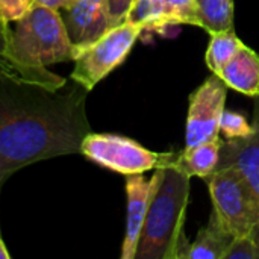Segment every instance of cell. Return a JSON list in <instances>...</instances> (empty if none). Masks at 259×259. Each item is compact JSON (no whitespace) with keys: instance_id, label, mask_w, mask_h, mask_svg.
<instances>
[{"instance_id":"1","label":"cell","mask_w":259,"mask_h":259,"mask_svg":"<svg viewBox=\"0 0 259 259\" xmlns=\"http://www.w3.org/2000/svg\"><path fill=\"white\" fill-rule=\"evenodd\" d=\"M65 87L52 91L0 77L2 185L27 165L80 152L91 132L85 112L88 91L77 83Z\"/></svg>"},{"instance_id":"2","label":"cell","mask_w":259,"mask_h":259,"mask_svg":"<svg viewBox=\"0 0 259 259\" xmlns=\"http://www.w3.org/2000/svg\"><path fill=\"white\" fill-rule=\"evenodd\" d=\"M158 170L135 259H187L190 243L184 234L191 178L171 162Z\"/></svg>"},{"instance_id":"3","label":"cell","mask_w":259,"mask_h":259,"mask_svg":"<svg viewBox=\"0 0 259 259\" xmlns=\"http://www.w3.org/2000/svg\"><path fill=\"white\" fill-rule=\"evenodd\" d=\"M12 30L20 56L30 65L49 68L74 59L76 46L58 9L32 5L26 15L15 21Z\"/></svg>"},{"instance_id":"4","label":"cell","mask_w":259,"mask_h":259,"mask_svg":"<svg viewBox=\"0 0 259 259\" xmlns=\"http://www.w3.org/2000/svg\"><path fill=\"white\" fill-rule=\"evenodd\" d=\"M141 33L143 29L140 26L124 20L94 42L77 47L70 73L71 82L90 93L126 61Z\"/></svg>"},{"instance_id":"5","label":"cell","mask_w":259,"mask_h":259,"mask_svg":"<svg viewBox=\"0 0 259 259\" xmlns=\"http://www.w3.org/2000/svg\"><path fill=\"white\" fill-rule=\"evenodd\" d=\"M80 155L94 164L123 176L141 175L168 165L176 152H153L138 141L118 134L90 132L82 144Z\"/></svg>"},{"instance_id":"6","label":"cell","mask_w":259,"mask_h":259,"mask_svg":"<svg viewBox=\"0 0 259 259\" xmlns=\"http://www.w3.org/2000/svg\"><path fill=\"white\" fill-rule=\"evenodd\" d=\"M212 215L235 238L259 231V211L243 178L234 170H215L206 178Z\"/></svg>"},{"instance_id":"7","label":"cell","mask_w":259,"mask_h":259,"mask_svg":"<svg viewBox=\"0 0 259 259\" xmlns=\"http://www.w3.org/2000/svg\"><path fill=\"white\" fill-rule=\"evenodd\" d=\"M229 87L214 73L190 94L185 126V146H194L220 138V117L223 114Z\"/></svg>"},{"instance_id":"8","label":"cell","mask_w":259,"mask_h":259,"mask_svg":"<svg viewBox=\"0 0 259 259\" xmlns=\"http://www.w3.org/2000/svg\"><path fill=\"white\" fill-rule=\"evenodd\" d=\"M252 126L253 131L247 137L222 140L220 159L215 170L228 168L238 173L250 190L259 211V96L255 103Z\"/></svg>"},{"instance_id":"9","label":"cell","mask_w":259,"mask_h":259,"mask_svg":"<svg viewBox=\"0 0 259 259\" xmlns=\"http://www.w3.org/2000/svg\"><path fill=\"white\" fill-rule=\"evenodd\" d=\"M0 77L14 80L18 83L38 85L52 91L61 90L67 85V79L61 74L52 71L50 68L35 67L26 62L17 47L14 39V30L9 23L0 17Z\"/></svg>"},{"instance_id":"10","label":"cell","mask_w":259,"mask_h":259,"mask_svg":"<svg viewBox=\"0 0 259 259\" xmlns=\"http://www.w3.org/2000/svg\"><path fill=\"white\" fill-rule=\"evenodd\" d=\"M61 14L76 49L94 42L109 29L120 24L111 14L108 0H76Z\"/></svg>"},{"instance_id":"11","label":"cell","mask_w":259,"mask_h":259,"mask_svg":"<svg viewBox=\"0 0 259 259\" xmlns=\"http://www.w3.org/2000/svg\"><path fill=\"white\" fill-rule=\"evenodd\" d=\"M158 170L150 179H146L141 175L126 176V202H127V214H126V229L124 238L121 244V259H135L137 246L140 241V235L143 231V225L146 220V214L149 209L150 199L158 184Z\"/></svg>"},{"instance_id":"12","label":"cell","mask_w":259,"mask_h":259,"mask_svg":"<svg viewBox=\"0 0 259 259\" xmlns=\"http://www.w3.org/2000/svg\"><path fill=\"white\" fill-rule=\"evenodd\" d=\"M223 82L246 96H259V55L244 46L217 74Z\"/></svg>"},{"instance_id":"13","label":"cell","mask_w":259,"mask_h":259,"mask_svg":"<svg viewBox=\"0 0 259 259\" xmlns=\"http://www.w3.org/2000/svg\"><path fill=\"white\" fill-rule=\"evenodd\" d=\"M222 138L199 143L194 146H185L182 152H176L171 164L187 173L190 178H203L206 179L217 168L220 159Z\"/></svg>"},{"instance_id":"14","label":"cell","mask_w":259,"mask_h":259,"mask_svg":"<svg viewBox=\"0 0 259 259\" xmlns=\"http://www.w3.org/2000/svg\"><path fill=\"white\" fill-rule=\"evenodd\" d=\"M234 235H231L211 214L209 222L203 226L194 240L190 244L187 258L188 259H223L226 250L234 241Z\"/></svg>"},{"instance_id":"15","label":"cell","mask_w":259,"mask_h":259,"mask_svg":"<svg viewBox=\"0 0 259 259\" xmlns=\"http://www.w3.org/2000/svg\"><path fill=\"white\" fill-rule=\"evenodd\" d=\"M124 20L140 26L143 32L162 33L165 29L173 27L167 0H134Z\"/></svg>"},{"instance_id":"16","label":"cell","mask_w":259,"mask_h":259,"mask_svg":"<svg viewBox=\"0 0 259 259\" xmlns=\"http://www.w3.org/2000/svg\"><path fill=\"white\" fill-rule=\"evenodd\" d=\"M199 27L209 35L234 29V0H196Z\"/></svg>"},{"instance_id":"17","label":"cell","mask_w":259,"mask_h":259,"mask_svg":"<svg viewBox=\"0 0 259 259\" xmlns=\"http://www.w3.org/2000/svg\"><path fill=\"white\" fill-rule=\"evenodd\" d=\"M246 44L238 38L235 30L217 32L209 35V44L206 49V65L211 73L219 74L222 68L244 47Z\"/></svg>"},{"instance_id":"18","label":"cell","mask_w":259,"mask_h":259,"mask_svg":"<svg viewBox=\"0 0 259 259\" xmlns=\"http://www.w3.org/2000/svg\"><path fill=\"white\" fill-rule=\"evenodd\" d=\"M252 131H253V126L247 123L244 115L234 112V111H228V109L223 111L220 117V132L225 135L226 140L247 137L252 134Z\"/></svg>"},{"instance_id":"19","label":"cell","mask_w":259,"mask_h":259,"mask_svg":"<svg viewBox=\"0 0 259 259\" xmlns=\"http://www.w3.org/2000/svg\"><path fill=\"white\" fill-rule=\"evenodd\" d=\"M167 5L170 12V23L173 27L179 24L199 26L196 0H167Z\"/></svg>"},{"instance_id":"20","label":"cell","mask_w":259,"mask_h":259,"mask_svg":"<svg viewBox=\"0 0 259 259\" xmlns=\"http://www.w3.org/2000/svg\"><path fill=\"white\" fill-rule=\"evenodd\" d=\"M223 259H259V241L256 237L252 234L234 238Z\"/></svg>"},{"instance_id":"21","label":"cell","mask_w":259,"mask_h":259,"mask_svg":"<svg viewBox=\"0 0 259 259\" xmlns=\"http://www.w3.org/2000/svg\"><path fill=\"white\" fill-rule=\"evenodd\" d=\"M32 8V0H0V17L11 23L20 20Z\"/></svg>"},{"instance_id":"22","label":"cell","mask_w":259,"mask_h":259,"mask_svg":"<svg viewBox=\"0 0 259 259\" xmlns=\"http://www.w3.org/2000/svg\"><path fill=\"white\" fill-rule=\"evenodd\" d=\"M132 2L134 0H108L109 9H111V14L114 15V18L118 20L120 23L124 21V18L132 6Z\"/></svg>"},{"instance_id":"23","label":"cell","mask_w":259,"mask_h":259,"mask_svg":"<svg viewBox=\"0 0 259 259\" xmlns=\"http://www.w3.org/2000/svg\"><path fill=\"white\" fill-rule=\"evenodd\" d=\"M74 2L76 0H32V5H39V6L64 11V9L70 8Z\"/></svg>"},{"instance_id":"24","label":"cell","mask_w":259,"mask_h":259,"mask_svg":"<svg viewBox=\"0 0 259 259\" xmlns=\"http://www.w3.org/2000/svg\"><path fill=\"white\" fill-rule=\"evenodd\" d=\"M9 258H11V255H9V252H8V249H6V246H5V243H3V240H2V237H0V259Z\"/></svg>"},{"instance_id":"25","label":"cell","mask_w":259,"mask_h":259,"mask_svg":"<svg viewBox=\"0 0 259 259\" xmlns=\"http://www.w3.org/2000/svg\"><path fill=\"white\" fill-rule=\"evenodd\" d=\"M0 188H2V184H0Z\"/></svg>"}]
</instances>
